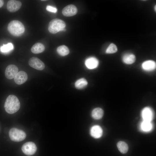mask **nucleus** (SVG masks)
<instances>
[{
    "instance_id": "19",
    "label": "nucleus",
    "mask_w": 156,
    "mask_h": 156,
    "mask_svg": "<svg viewBox=\"0 0 156 156\" xmlns=\"http://www.w3.org/2000/svg\"><path fill=\"white\" fill-rule=\"evenodd\" d=\"M57 53L60 55L65 56L69 53L68 47L64 45H62L58 47L57 49Z\"/></svg>"
},
{
    "instance_id": "20",
    "label": "nucleus",
    "mask_w": 156,
    "mask_h": 156,
    "mask_svg": "<svg viewBox=\"0 0 156 156\" xmlns=\"http://www.w3.org/2000/svg\"><path fill=\"white\" fill-rule=\"evenodd\" d=\"M88 82L84 78H81L78 80L75 83V87L78 89H81L84 88L87 85Z\"/></svg>"
},
{
    "instance_id": "6",
    "label": "nucleus",
    "mask_w": 156,
    "mask_h": 156,
    "mask_svg": "<svg viewBox=\"0 0 156 156\" xmlns=\"http://www.w3.org/2000/svg\"><path fill=\"white\" fill-rule=\"evenodd\" d=\"M29 65L33 68L39 70H43L45 68L44 63L37 57H33L29 61Z\"/></svg>"
},
{
    "instance_id": "26",
    "label": "nucleus",
    "mask_w": 156,
    "mask_h": 156,
    "mask_svg": "<svg viewBox=\"0 0 156 156\" xmlns=\"http://www.w3.org/2000/svg\"><path fill=\"white\" fill-rule=\"evenodd\" d=\"M156 5H155V8H154V9H155V11H156Z\"/></svg>"
},
{
    "instance_id": "8",
    "label": "nucleus",
    "mask_w": 156,
    "mask_h": 156,
    "mask_svg": "<svg viewBox=\"0 0 156 156\" xmlns=\"http://www.w3.org/2000/svg\"><path fill=\"white\" fill-rule=\"evenodd\" d=\"M77 9L75 6L70 4L65 7L62 10V13L65 16L69 17L76 14Z\"/></svg>"
},
{
    "instance_id": "14",
    "label": "nucleus",
    "mask_w": 156,
    "mask_h": 156,
    "mask_svg": "<svg viewBox=\"0 0 156 156\" xmlns=\"http://www.w3.org/2000/svg\"><path fill=\"white\" fill-rule=\"evenodd\" d=\"M156 65V63L154 61L148 60L143 62L142 65V67L144 70L151 71L155 69Z\"/></svg>"
},
{
    "instance_id": "18",
    "label": "nucleus",
    "mask_w": 156,
    "mask_h": 156,
    "mask_svg": "<svg viewBox=\"0 0 156 156\" xmlns=\"http://www.w3.org/2000/svg\"><path fill=\"white\" fill-rule=\"evenodd\" d=\"M117 146L119 151L122 154L126 153L129 149L127 144L124 141H120L118 142Z\"/></svg>"
},
{
    "instance_id": "4",
    "label": "nucleus",
    "mask_w": 156,
    "mask_h": 156,
    "mask_svg": "<svg viewBox=\"0 0 156 156\" xmlns=\"http://www.w3.org/2000/svg\"><path fill=\"white\" fill-rule=\"evenodd\" d=\"M9 135L10 139L12 141L16 142L23 141L26 136L24 131L15 128H12L10 130Z\"/></svg>"
},
{
    "instance_id": "17",
    "label": "nucleus",
    "mask_w": 156,
    "mask_h": 156,
    "mask_svg": "<svg viewBox=\"0 0 156 156\" xmlns=\"http://www.w3.org/2000/svg\"><path fill=\"white\" fill-rule=\"evenodd\" d=\"M103 111L100 108H96L92 111V117L95 119H99L101 118L103 115Z\"/></svg>"
},
{
    "instance_id": "22",
    "label": "nucleus",
    "mask_w": 156,
    "mask_h": 156,
    "mask_svg": "<svg viewBox=\"0 0 156 156\" xmlns=\"http://www.w3.org/2000/svg\"><path fill=\"white\" fill-rule=\"evenodd\" d=\"M152 125L151 122L144 120L141 125L142 129L143 131H148L150 130L152 128Z\"/></svg>"
},
{
    "instance_id": "10",
    "label": "nucleus",
    "mask_w": 156,
    "mask_h": 156,
    "mask_svg": "<svg viewBox=\"0 0 156 156\" xmlns=\"http://www.w3.org/2000/svg\"><path fill=\"white\" fill-rule=\"evenodd\" d=\"M28 78L27 73L23 71H21L17 74L14 77V80L16 83L18 85L25 82Z\"/></svg>"
},
{
    "instance_id": "21",
    "label": "nucleus",
    "mask_w": 156,
    "mask_h": 156,
    "mask_svg": "<svg viewBox=\"0 0 156 156\" xmlns=\"http://www.w3.org/2000/svg\"><path fill=\"white\" fill-rule=\"evenodd\" d=\"M14 46L11 43H9L7 44H3L0 48L1 51L3 53H6L13 49Z\"/></svg>"
},
{
    "instance_id": "13",
    "label": "nucleus",
    "mask_w": 156,
    "mask_h": 156,
    "mask_svg": "<svg viewBox=\"0 0 156 156\" xmlns=\"http://www.w3.org/2000/svg\"><path fill=\"white\" fill-rule=\"evenodd\" d=\"M85 64L88 69H93L98 66L99 64V61L95 57H90L86 60Z\"/></svg>"
},
{
    "instance_id": "3",
    "label": "nucleus",
    "mask_w": 156,
    "mask_h": 156,
    "mask_svg": "<svg viewBox=\"0 0 156 156\" xmlns=\"http://www.w3.org/2000/svg\"><path fill=\"white\" fill-rule=\"evenodd\" d=\"M66 26V23L64 21L60 19L55 18L49 22L48 29L51 33L55 34L60 31H65Z\"/></svg>"
},
{
    "instance_id": "9",
    "label": "nucleus",
    "mask_w": 156,
    "mask_h": 156,
    "mask_svg": "<svg viewBox=\"0 0 156 156\" xmlns=\"http://www.w3.org/2000/svg\"><path fill=\"white\" fill-rule=\"evenodd\" d=\"M22 5L21 3L19 1L14 0L9 1L7 3V8L11 12H14L18 10Z\"/></svg>"
},
{
    "instance_id": "11",
    "label": "nucleus",
    "mask_w": 156,
    "mask_h": 156,
    "mask_svg": "<svg viewBox=\"0 0 156 156\" xmlns=\"http://www.w3.org/2000/svg\"><path fill=\"white\" fill-rule=\"evenodd\" d=\"M142 115L144 120L151 122L153 118L152 110L149 107H146L142 110Z\"/></svg>"
},
{
    "instance_id": "2",
    "label": "nucleus",
    "mask_w": 156,
    "mask_h": 156,
    "mask_svg": "<svg viewBox=\"0 0 156 156\" xmlns=\"http://www.w3.org/2000/svg\"><path fill=\"white\" fill-rule=\"evenodd\" d=\"M8 29L9 32L15 36L21 35L24 32L25 27L23 23L20 21L14 20L9 23Z\"/></svg>"
},
{
    "instance_id": "7",
    "label": "nucleus",
    "mask_w": 156,
    "mask_h": 156,
    "mask_svg": "<svg viewBox=\"0 0 156 156\" xmlns=\"http://www.w3.org/2000/svg\"><path fill=\"white\" fill-rule=\"evenodd\" d=\"M18 69L15 65L10 64L6 67L5 75L6 77L8 79H12L18 73Z\"/></svg>"
},
{
    "instance_id": "5",
    "label": "nucleus",
    "mask_w": 156,
    "mask_h": 156,
    "mask_svg": "<svg viewBox=\"0 0 156 156\" xmlns=\"http://www.w3.org/2000/svg\"><path fill=\"white\" fill-rule=\"evenodd\" d=\"M23 152L26 155L30 156L34 155L36 152L37 147L35 144L29 142L24 144L22 147Z\"/></svg>"
},
{
    "instance_id": "25",
    "label": "nucleus",
    "mask_w": 156,
    "mask_h": 156,
    "mask_svg": "<svg viewBox=\"0 0 156 156\" xmlns=\"http://www.w3.org/2000/svg\"><path fill=\"white\" fill-rule=\"evenodd\" d=\"M4 4V1L2 0H0V8Z\"/></svg>"
},
{
    "instance_id": "15",
    "label": "nucleus",
    "mask_w": 156,
    "mask_h": 156,
    "mask_svg": "<svg viewBox=\"0 0 156 156\" xmlns=\"http://www.w3.org/2000/svg\"><path fill=\"white\" fill-rule=\"evenodd\" d=\"M45 49V47L42 43L40 42L36 43L31 47V51L34 54H38L43 52Z\"/></svg>"
},
{
    "instance_id": "12",
    "label": "nucleus",
    "mask_w": 156,
    "mask_h": 156,
    "mask_svg": "<svg viewBox=\"0 0 156 156\" xmlns=\"http://www.w3.org/2000/svg\"><path fill=\"white\" fill-rule=\"evenodd\" d=\"M90 133L91 135L93 138H98L101 136L103 134V130L99 126L94 125L91 128Z\"/></svg>"
},
{
    "instance_id": "1",
    "label": "nucleus",
    "mask_w": 156,
    "mask_h": 156,
    "mask_svg": "<svg viewBox=\"0 0 156 156\" xmlns=\"http://www.w3.org/2000/svg\"><path fill=\"white\" fill-rule=\"evenodd\" d=\"M20 103L18 98L14 95H10L7 97L4 107L5 111L9 114H13L19 109Z\"/></svg>"
},
{
    "instance_id": "16",
    "label": "nucleus",
    "mask_w": 156,
    "mask_h": 156,
    "mask_svg": "<svg viewBox=\"0 0 156 156\" xmlns=\"http://www.w3.org/2000/svg\"><path fill=\"white\" fill-rule=\"evenodd\" d=\"M135 57L134 55L132 53H127L125 54L122 57L123 62L128 64H131L135 62Z\"/></svg>"
},
{
    "instance_id": "24",
    "label": "nucleus",
    "mask_w": 156,
    "mask_h": 156,
    "mask_svg": "<svg viewBox=\"0 0 156 156\" xmlns=\"http://www.w3.org/2000/svg\"><path fill=\"white\" fill-rule=\"evenodd\" d=\"M46 10L49 12L55 13L57 11V9L56 8L50 5H47V6Z\"/></svg>"
},
{
    "instance_id": "23",
    "label": "nucleus",
    "mask_w": 156,
    "mask_h": 156,
    "mask_svg": "<svg viewBox=\"0 0 156 156\" xmlns=\"http://www.w3.org/2000/svg\"><path fill=\"white\" fill-rule=\"evenodd\" d=\"M116 46L113 43L111 44L108 47L106 51L107 53H113L116 52L117 51Z\"/></svg>"
}]
</instances>
